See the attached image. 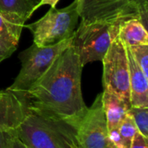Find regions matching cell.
<instances>
[{
    "mask_svg": "<svg viewBox=\"0 0 148 148\" xmlns=\"http://www.w3.org/2000/svg\"><path fill=\"white\" fill-rule=\"evenodd\" d=\"M118 36L127 47L148 45L147 27L137 18H129L123 21L120 25Z\"/></svg>",
    "mask_w": 148,
    "mask_h": 148,
    "instance_id": "cell-13",
    "label": "cell"
},
{
    "mask_svg": "<svg viewBox=\"0 0 148 148\" xmlns=\"http://www.w3.org/2000/svg\"><path fill=\"white\" fill-rule=\"evenodd\" d=\"M127 2L131 3L134 6L138 8L140 10L143 22L145 26L147 28V21H148V0H127Z\"/></svg>",
    "mask_w": 148,
    "mask_h": 148,
    "instance_id": "cell-19",
    "label": "cell"
},
{
    "mask_svg": "<svg viewBox=\"0 0 148 148\" xmlns=\"http://www.w3.org/2000/svg\"><path fill=\"white\" fill-rule=\"evenodd\" d=\"M25 20L13 14L0 12V48L13 53L18 45Z\"/></svg>",
    "mask_w": 148,
    "mask_h": 148,
    "instance_id": "cell-11",
    "label": "cell"
},
{
    "mask_svg": "<svg viewBox=\"0 0 148 148\" xmlns=\"http://www.w3.org/2000/svg\"><path fill=\"white\" fill-rule=\"evenodd\" d=\"M27 114L24 100L14 92L4 90L0 98V131L16 130Z\"/></svg>",
    "mask_w": 148,
    "mask_h": 148,
    "instance_id": "cell-9",
    "label": "cell"
},
{
    "mask_svg": "<svg viewBox=\"0 0 148 148\" xmlns=\"http://www.w3.org/2000/svg\"><path fill=\"white\" fill-rule=\"evenodd\" d=\"M31 1H32V2H33V3H35V5H36V3H38V2H39L40 0H31Z\"/></svg>",
    "mask_w": 148,
    "mask_h": 148,
    "instance_id": "cell-25",
    "label": "cell"
},
{
    "mask_svg": "<svg viewBox=\"0 0 148 148\" xmlns=\"http://www.w3.org/2000/svg\"><path fill=\"white\" fill-rule=\"evenodd\" d=\"M126 49L129 65L131 107L148 108V77L136 63L127 46Z\"/></svg>",
    "mask_w": 148,
    "mask_h": 148,
    "instance_id": "cell-10",
    "label": "cell"
},
{
    "mask_svg": "<svg viewBox=\"0 0 148 148\" xmlns=\"http://www.w3.org/2000/svg\"><path fill=\"white\" fill-rule=\"evenodd\" d=\"M75 140L79 148H115L109 140L101 93L79 121L75 128Z\"/></svg>",
    "mask_w": 148,
    "mask_h": 148,
    "instance_id": "cell-7",
    "label": "cell"
},
{
    "mask_svg": "<svg viewBox=\"0 0 148 148\" xmlns=\"http://www.w3.org/2000/svg\"><path fill=\"white\" fill-rule=\"evenodd\" d=\"M12 148H27L26 147V146L17 138V136H16V138L14 140V142H13V146H12Z\"/></svg>",
    "mask_w": 148,
    "mask_h": 148,
    "instance_id": "cell-24",
    "label": "cell"
},
{
    "mask_svg": "<svg viewBox=\"0 0 148 148\" xmlns=\"http://www.w3.org/2000/svg\"><path fill=\"white\" fill-rule=\"evenodd\" d=\"M59 2V0H40L33 8L32 11L34 12L36 10H37L39 7H41L42 5H45V4H48L50 6V8H56V3Z\"/></svg>",
    "mask_w": 148,
    "mask_h": 148,
    "instance_id": "cell-22",
    "label": "cell"
},
{
    "mask_svg": "<svg viewBox=\"0 0 148 148\" xmlns=\"http://www.w3.org/2000/svg\"><path fill=\"white\" fill-rule=\"evenodd\" d=\"M72 148H79V147L77 146V144H75V145H74V146H73V147Z\"/></svg>",
    "mask_w": 148,
    "mask_h": 148,
    "instance_id": "cell-27",
    "label": "cell"
},
{
    "mask_svg": "<svg viewBox=\"0 0 148 148\" xmlns=\"http://www.w3.org/2000/svg\"><path fill=\"white\" fill-rule=\"evenodd\" d=\"M83 66L70 44L24 95L28 111L65 123L74 129L86 113L81 79Z\"/></svg>",
    "mask_w": 148,
    "mask_h": 148,
    "instance_id": "cell-1",
    "label": "cell"
},
{
    "mask_svg": "<svg viewBox=\"0 0 148 148\" xmlns=\"http://www.w3.org/2000/svg\"><path fill=\"white\" fill-rule=\"evenodd\" d=\"M3 91H1V90H0V98L3 96Z\"/></svg>",
    "mask_w": 148,
    "mask_h": 148,
    "instance_id": "cell-26",
    "label": "cell"
},
{
    "mask_svg": "<svg viewBox=\"0 0 148 148\" xmlns=\"http://www.w3.org/2000/svg\"><path fill=\"white\" fill-rule=\"evenodd\" d=\"M71 42L72 37L46 47H40L33 43L27 49L22 51L19 54L22 64L20 72L7 90L18 95L27 93L47 72L60 54L71 44Z\"/></svg>",
    "mask_w": 148,
    "mask_h": 148,
    "instance_id": "cell-3",
    "label": "cell"
},
{
    "mask_svg": "<svg viewBox=\"0 0 148 148\" xmlns=\"http://www.w3.org/2000/svg\"><path fill=\"white\" fill-rule=\"evenodd\" d=\"M127 49L144 75L148 77V45H135L127 47Z\"/></svg>",
    "mask_w": 148,
    "mask_h": 148,
    "instance_id": "cell-17",
    "label": "cell"
},
{
    "mask_svg": "<svg viewBox=\"0 0 148 148\" xmlns=\"http://www.w3.org/2000/svg\"><path fill=\"white\" fill-rule=\"evenodd\" d=\"M16 136L27 148H72L76 144L75 129L29 111Z\"/></svg>",
    "mask_w": 148,
    "mask_h": 148,
    "instance_id": "cell-2",
    "label": "cell"
},
{
    "mask_svg": "<svg viewBox=\"0 0 148 148\" xmlns=\"http://www.w3.org/2000/svg\"><path fill=\"white\" fill-rule=\"evenodd\" d=\"M121 23L81 22L72 36L71 45L75 49L80 62L87 63L102 61L112 41L118 35Z\"/></svg>",
    "mask_w": 148,
    "mask_h": 148,
    "instance_id": "cell-5",
    "label": "cell"
},
{
    "mask_svg": "<svg viewBox=\"0 0 148 148\" xmlns=\"http://www.w3.org/2000/svg\"><path fill=\"white\" fill-rule=\"evenodd\" d=\"M77 1V10L82 23L100 21L117 23L129 18H137L144 24L142 16L138 8L127 0Z\"/></svg>",
    "mask_w": 148,
    "mask_h": 148,
    "instance_id": "cell-8",
    "label": "cell"
},
{
    "mask_svg": "<svg viewBox=\"0 0 148 148\" xmlns=\"http://www.w3.org/2000/svg\"><path fill=\"white\" fill-rule=\"evenodd\" d=\"M11 55H12L11 53H10V52H8V51H5V50H3V49L0 48V62H3V60H5L6 58L10 57Z\"/></svg>",
    "mask_w": 148,
    "mask_h": 148,
    "instance_id": "cell-23",
    "label": "cell"
},
{
    "mask_svg": "<svg viewBox=\"0 0 148 148\" xmlns=\"http://www.w3.org/2000/svg\"><path fill=\"white\" fill-rule=\"evenodd\" d=\"M78 1L62 9L50 8L37 21L24 25L33 35V43L40 47L57 44L70 39L75 30L79 20L77 10Z\"/></svg>",
    "mask_w": 148,
    "mask_h": 148,
    "instance_id": "cell-4",
    "label": "cell"
},
{
    "mask_svg": "<svg viewBox=\"0 0 148 148\" xmlns=\"http://www.w3.org/2000/svg\"><path fill=\"white\" fill-rule=\"evenodd\" d=\"M16 138V130L0 131V148H12Z\"/></svg>",
    "mask_w": 148,
    "mask_h": 148,
    "instance_id": "cell-18",
    "label": "cell"
},
{
    "mask_svg": "<svg viewBox=\"0 0 148 148\" xmlns=\"http://www.w3.org/2000/svg\"><path fill=\"white\" fill-rule=\"evenodd\" d=\"M119 132L126 148H130L132 142L134 140V138L137 134L138 130L134 124V121L127 114L125 119L123 120L121 127H119Z\"/></svg>",
    "mask_w": 148,
    "mask_h": 148,
    "instance_id": "cell-16",
    "label": "cell"
},
{
    "mask_svg": "<svg viewBox=\"0 0 148 148\" xmlns=\"http://www.w3.org/2000/svg\"><path fill=\"white\" fill-rule=\"evenodd\" d=\"M103 91L110 92L131 107L129 65L127 49L117 35L102 59Z\"/></svg>",
    "mask_w": 148,
    "mask_h": 148,
    "instance_id": "cell-6",
    "label": "cell"
},
{
    "mask_svg": "<svg viewBox=\"0 0 148 148\" xmlns=\"http://www.w3.org/2000/svg\"><path fill=\"white\" fill-rule=\"evenodd\" d=\"M130 148H148V139L137 132Z\"/></svg>",
    "mask_w": 148,
    "mask_h": 148,
    "instance_id": "cell-21",
    "label": "cell"
},
{
    "mask_svg": "<svg viewBox=\"0 0 148 148\" xmlns=\"http://www.w3.org/2000/svg\"><path fill=\"white\" fill-rule=\"evenodd\" d=\"M108 136L111 143L115 148H126L124 142L121 137L119 129H112L108 131Z\"/></svg>",
    "mask_w": 148,
    "mask_h": 148,
    "instance_id": "cell-20",
    "label": "cell"
},
{
    "mask_svg": "<svg viewBox=\"0 0 148 148\" xmlns=\"http://www.w3.org/2000/svg\"><path fill=\"white\" fill-rule=\"evenodd\" d=\"M101 101L108 131L119 129L131 107L127 106L115 95L108 91L101 93Z\"/></svg>",
    "mask_w": 148,
    "mask_h": 148,
    "instance_id": "cell-12",
    "label": "cell"
},
{
    "mask_svg": "<svg viewBox=\"0 0 148 148\" xmlns=\"http://www.w3.org/2000/svg\"><path fill=\"white\" fill-rule=\"evenodd\" d=\"M34 6L31 0H0V12L18 16L25 21L32 16Z\"/></svg>",
    "mask_w": 148,
    "mask_h": 148,
    "instance_id": "cell-14",
    "label": "cell"
},
{
    "mask_svg": "<svg viewBox=\"0 0 148 148\" xmlns=\"http://www.w3.org/2000/svg\"><path fill=\"white\" fill-rule=\"evenodd\" d=\"M127 114L134 121L138 132L148 139V108L131 107Z\"/></svg>",
    "mask_w": 148,
    "mask_h": 148,
    "instance_id": "cell-15",
    "label": "cell"
}]
</instances>
